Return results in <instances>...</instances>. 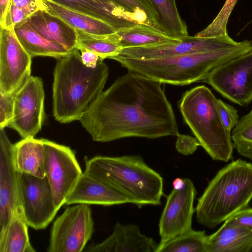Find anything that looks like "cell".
I'll return each instance as SVG.
<instances>
[{
  "label": "cell",
  "mask_w": 252,
  "mask_h": 252,
  "mask_svg": "<svg viewBox=\"0 0 252 252\" xmlns=\"http://www.w3.org/2000/svg\"><path fill=\"white\" fill-rule=\"evenodd\" d=\"M76 204L66 208L54 221L47 252L84 251L94 233V221L89 205Z\"/></svg>",
  "instance_id": "7"
},
{
  "label": "cell",
  "mask_w": 252,
  "mask_h": 252,
  "mask_svg": "<svg viewBox=\"0 0 252 252\" xmlns=\"http://www.w3.org/2000/svg\"><path fill=\"white\" fill-rule=\"evenodd\" d=\"M15 95L0 91V128L8 126L13 117Z\"/></svg>",
  "instance_id": "33"
},
{
  "label": "cell",
  "mask_w": 252,
  "mask_h": 252,
  "mask_svg": "<svg viewBox=\"0 0 252 252\" xmlns=\"http://www.w3.org/2000/svg\"><path fill=\"white\" fill-rule=\"evenodd\" d=\"M202 81L231 102L249 104L252 101V50L215 67Z\"/></svg>",
  "instance_id": "9"
},
{
  "label": "cell",
  "mask_w": 252,
  "mask_h": 252,
  "mask_svg": "<svg viewBox=\"0 0 252 252\" xmlns=\"http://www.w3.org/2000/svg\"><path fill=\"white\" fill-rule=\"evenodd\" d=\"M239 42L228 34L210 37L188 35L158 45L124 48L118 56L141 59L157 58L215 51L234 47Z\"/></svg>",
  "instance_id": "13"
},
{
  "label": "cell",
  "mask_w": 252,
  "mask_h": 252,
  "mask_svg": "<svg viewBox=\"0 0 252 252\" xmlns=\"http://www.w3.org/2000/svg\"><path fill=\"white\" fill-rule=\"evenodd\" d=\"M184 179V188L180 190L173 189L167 197L158 224L160 243L192 229L196 190L190 179Z\"/></svg>",
  "instance_id": "14"
},
{
  "label": "cell",
  "mask_w": 252,
  "mask_h": 252,
  "mask_svg": "<svg viewBox=\"0 0 252 252\" xmlns=\"http://www.w3.org/2000/svg\"><path fill=\"white\" fill-rule=\"evenodd\" d=\"M217 105L223 126L231 132L239 120L237 110L220 99H217Z\"/></svg>",
  "instance_id": "32"
},
{
  "label": "cell",
  "mask_w": 252,
  "mask_h": 252,
  "mask_svg": "<svg viewBox=\"0 0 252 252\" xmlns=\"http://www.w3.org/2000/svg\"><path fill=\"white\" fill-rule=\"evenodd\" d=\"M250 252H252V247H251V249H250Z\"/></svg>",
  "instance_id": "41"
},
{
  "label": "cell",
  "mask_w": 252,
  "mask_h": 252,
  "mask_svg": "<svg viewBox=\"0 0 252 252\" xmlns=\"http://www.w3.org/2000/svg\"><path fill=\"white\" fill-rule=\"evenodd\" d=\"M116 39L122 49L155 46L178 40L144 24L117 31Z\"/></svg>",
  "instance_id": "25"
},
{
  "label": "cell",
  "mask_w": 252,
  "mask_h": 252,
  "mask_svg": "<svg viewBox=\"0 0 252 252\" xmlns=\"http://www.w3.org/2000/svg\"><path fill=\"white\" fill-rule=\"evenodd\" d=\"M44 92L40 78L31 76L15 95L13 117L8 126L23 138L34 137L44 120Z\"/></svg>",
  "instance_id": "11"
},
{
  "label": "cell",
  "mask_w": 252,
  "mask_h": 252,
  "mask_svg": "<svg viewBox=\"0 0 252 252\" xmlns=\"http://www.w3.org/2000/svg\"><path fill=\"white\" fill-rule=\"evenodd\" d=\"M81 53L84 64L89 67H95L104 60L97 54L84 48L78 49Z\"/></svg>",
  "instance_id": "37"
},
{
  "label": "cell",
  "mask_w": 252,
  "mask_h": 252,
  "mask_svg": "<svg viewBox=\"0 0 252 252\" xmlns=\"http://www.w3.org/2000/svg\"><path fill=\"white\" fill-rule=\"evenodd\" d=\"M13 145L4 128H0V231L22 208L19 172L13 162Z\"/></svg>",
  "instance_id": "15"
},
{
  "label": "cell",
  "mask_w": 252,
  "mask_h": 252,
  "mask_svg": "<svg viewBox=\"0 0 252 252\" xmlns=\"http://www.w3.org/2000/svg\"><path fill=\"white\" fill-rule=\"evenodd\" d=\"M13 29L18 40L32 58L36 56H46L57 59L71 51L45 38L25 22L15 26Z\"/></svg>",
  "instance_id": "23"
},
{
  "label": "cell",
  "mask_w": 252,
  "mask_h": 252,
  "mask_svg": "<svg viewBox=\"0 0 252 252\" xmlns=\"http://www.w3.org/2000/svg\"><path fill=\"white\" fill-rule=\"evenodd\" d=\"M23 209L18 210L5 228L0 231V252H34Z\"/></svg>",
  "instance_id": "24"
},
{
  "label": "cell",
  "mask_w": 252,
  "mask_h": 252,
  "mask_svg": "<svg viewBox=\"0 0 252 252\" xmlns=\"http://www.w3.org/2000/svg\"><path fill=\"white\" fill-rule=\"evenodd\" d=\"M185 182L184 179L176 178L172 182V187L173 189L176 190H180L185 186Z\"/></svg>",
  "instance_id": "40"
},
{
  "label": "cell",
  "mask_w": 252,
  "mask_h": 252,
  "mask_svg": "<svg viewBox=\"0 0 252 252\" xmlns=\"http://www.w3.org/2000/svg\"><path fill=\"white\" fill-rule=\"evenodd\" d=\"M53 84V113L61 123L79 120L103 89L108 67L102 62L86 66L77 48L57 59Z\"/></svg>",
  "instance_id": "2"
},
{
  "label": "cell",
  "mask_w": 252,
  "mask_h": 252,
  "mask_svg": "<svg viewBox=\"0 0 252 252\" xmlns=\"http://www.w3.org/2000/svg\"><path fill=\"white\" fill-rule=\"evenodd\" d=\"M45 172L59 210L64 204L82 172L74 152L69 147L42 139Z\"/></svg>",
  "instance_id": "8"
},
{
  "label": "cell",
  "mask_w": 252,
  "mask_h": 252,
  "mask_svg": "<svg viewBox=\"0 0 252 252\" xmlns=\"http://www.w3.org/2000/svg\"><path fill=\"white\" fill-rule=\"evenodd\" d=\"M29 17L11 1L9 8L3 19L0 22V27L12 29L25 22Z\"/></svg>",
  "instance_id": "34"
},
{
  "label": "cell",
  "mask_w": 252,
  "mask_h": 252,
  "mask_svg": "<svg viewBox=\"0 0 252 252\" xmlns=\"http://www.w3.org/2000/svg\"><path fill=\"white\" fill-rule=\"evenodd\" d=\"M207 239L205 231L191 229L159 243L156 252H206Z\"/></svg>",
  "instance_id": "27"
},
{
  "label": "cell",
  "mask_w": 252,
  "mask_h": 252,
  "mask_svg": "<svg viewBox=\"0 0 252 252\" xmlns=\"http://www.w3.org/2000/svg\"><path fill=\"white\" fill-rule=\"evenodd\" d=\"M233 147L241 156L252 160V109L231 131Z\"/></svg>",
  "instance_id": "30"
},
{
  "label": "cell",
  "mask_w": 252,
  "mask_h": 252,
  "mask_svg": "<svg viewBox=\"0 0 252 252\" xmlns=\"http://www.w3.org/2000/svg\"><path fill=\"white\" fill-rule=\"evenodd\" d=\"M12 2L21 8L29 17L38 10H46L42 0H11Z\"/></svg>",
  "instance_id": "36"
},
{
  "label": "cell",
  "mask_w": 252,
  "mask_h": 252,
  "mask_svg": "<svg viewBox=\"0 0 252 252\" xmlns=\"http://www.w3.org/2000/svg\"><path fill=\"white\" fill-rule=\"evenodd\" d=\"M45 38L57 43L69 51L76 48L78 32L61 18L45 10H38L25 21Z\"/></svg>",
  "instance_id": "19"
},
{
  "label": "cell",
  "mask_w": 252,
  "mask_h": 252,
  "mask_svg": "<svg viewBox=\"0 0 252 252\" xmlns=\"http://www.w3.org/2000/svg\"><path fill=\"white\" fill-rule=\"evenodd\" d=\"M157 11L162 31L175 39L188 36V26L181 17L176 0H150Z\"/></svg>",
  "instance_id": "26"
},
{
  "label": "cell",
  "mask_w": 252,
  "mask_h": 252,
  "mask_svg": "<svg viewBox=\"0 0 252 252\" xmlns=\"http://www.w3.org/2000/svg\"><path fill=\"white\" fill-rule=\"evenodd\" d=\"M252 50V41L215 51L170 57L136 59L116 56L110 59L128 71L161 84L183 86L202 81L215 67Z\"/></svg>",
  "instance_id": "3"
},
{
  "label": "cell",
  "mask_w": 252,
  "mask_h": 252,
  "mask_svg": "<svg viewBox=\"0 0 252 252\" xmlns=\"http://www.w3.org/2000/svg\"><path fill=\"white\" fill-rule=\"evenodd\" d=\"M252 199V163L241 159L220 169L198 199L197 221L213 228L238 211Z\"/></svg>",
  "instance_id": "5"
},
{
  "label": "cell",
  "mask_w": 252,
  "mask_h": 252,
  "mask_svg": "<svg viewBox=\"0 0 252 252\" xmlns=\"http://www.w3.org/2000/svg\"><path fill=\"white\" fill-rule=\"evenodd\" d=\"M79 203L113 206L130 201L105 183L83 172L65 202L66 205Z\"/></svg>",
  "instance_id": "18"
},
{
  "label": "cell",
  "mask_w": 252,
  "mask_h": 252,
  "mask_svg": "<svg viewBox=\"0 0 252 252\" xmlns=\"http://www.w3.org/2000/svg\"><path fill=\"white\" fill-rule=\"evenodd\" d=\"M22 207L28 225L34 229H45L58 210L46 176L39 178L19 172Z\"/></svg>",
  "instance_id": "12"
},
{
  "label": "cell",
  "mask_w": 252,
  "mask_h": 252,
  "mask_svg": "<svg viewBox=\"0 0 252 252\" xmlns=\"http://www.w3.org/2000/svg\"><path fill=\"white\" fill-rule=\"evenodd\" d=\"M217 99L205 86H196L183 94L179 109L184 121L210 157L227 162L234 147L231 132L225 129L220 117Z\"/></svg>",
  "instance_id": "6"
},
{
  "label": "cell",
  "mask_w": 252,
  "mask_h": 252,
  "mask_svg": "<svg viewBox=\"0 0 252 252\" xmlns=\"http://www.w3.org/2000/svg\"><path fill=\"white\" fill-rule=\"evenodd\" d=\"M93 140L150 139L179 133L172 105L161 83L128 71L91 103L79 120Z\"/></svg>",
  "instance_id": "1"
},
{
  "label": "cell",
  "mask_w": 252,
  "mask_h": 252,
  "mask_svg": "<svg viewBox=\"0 0 252 252\" xmlns=\"http://www.w3.org/2000/svg\"><path fill=\"white\" fill-rule=\"evenodd\" d=\"M234 221L252 228V208L242 209L229 218Z\"/></svg>",
  "instance_id": "38"
},
{
  "label": "cell",
  "mask_w": 252,
  "mask_h": 252,
  "mask_svg": "<svg viewBox=\"0 0 252 252\" xmlns=\"http://www.w3.org/2000/svg\"><path fill=\"white\" fill-rule=\"evenodd\" d=\"M46 10L67 22L77 31L96 35H108L117 31L105 22L59 5L50 0H42Z\"/></svg>",
  "instance_id": "22"
},
{
  "label": "cell",
  "mask_w": 252,
  "mask_h": 252,
  "mask_svg": "<svg viewBox=\"0 0 252 252\" xmlns=\"http://www.w3.org/2000/svg\"><path fill=\"white\" fill-rule=\"evenodd\" d=\"M11 3V0H0V22L4 18Z\"/></svg>",
  "instance_id": "39"
},
{
  "label": "cell",
  "mask_w": 252,
  "mask_h": 252,
  "mask_svg": "<svg viewBox=\"0 0 252 252\" xmlns=\"http://www.w3.org/2000/svg\"><path fill=\"white\" fill-rule=\"evenodd\" d=\"M175 143L177 151L180 154L188 156L196 151L198 146H200L195 137L187 134L178 133Z\"/></svg>",
  "instance_id": "35"
},
{
  "label": "cell",
  "mask_w": 252,
  "mask_h": 252,
  "mask_svg": "<svg viewBox=\"0 0 252 252\" xmlns=\"http://www.w3.org/2000/svg\"><path fill=\"white\" fill-rule=\"evenodd\" d=\"M73 11L105 22L117 32L141 24L134 15L112 0H50Z\"/></svg>",
  "instance_id": "16"
},
{
  "label": "cell",
  "mask_w": 252,
  "mask_h": 252,
  "mask_svg": "<svg viewBox=\"0 0 252 252\" xmlns=\"http://www.w3.org/2000/svg\"><path fill=\"white\" fill-rule=\"evenodd\" d=\"M76 48H84L97 54L103 60L118 55L122 50L116 39V34L96 35L77 31Z\"/></svg>",
  "instance_id": "28"
},
{
  "label": "cell",
  "mask_w": 252,
  "mask_h": 252,
  "mask_svg": "<svg viewBox=\"0 0 252 252\" xmlns=\"http://www.w3.org/2000/svg\"><path fill=\"white\" fill-rule=\"evenodd\" d=\"M158 244L142 234L135 224L117 222L112 234L99 244L89 246L88 252H156Z\"/></svg>",
  "instance_id": "17"
},
{
  "label": "cell",
  "mask_w": 252,
  "mask_h": 252,
  "mask_svg": "<svg viewBox=\"0 0 252 252\" xmlns=\"http://www.w3.org/2000/svg\"><path fill=\"white\" fill-rule=\"evenodd\" d=\"M13 162L16 170L39 178L46 176L42 139H23L13 145Z\"/></svg>",
  "instance_id": "21"
},
{
  "label": "cell",
  "mask_w": 252,
  "mask_h": 252,
  "mask_svg": "<svg viewBox=\"0 0 252 252\" xmlns=\"http://www.w3.org/2000/svg\"><path fill=\"white\" fill-rule=\"evenodd\" d=\"M84 173L101 181L140 208L161 204L163 180L139 155L85 158Z\"/></svg>",
  "instance_id": "4"
},
{
  "label": "cell",
  "mask_w": 252,
  "mask_h": 252,
  "mask_svg": "<svg viewBox=\"0 0 252 252\" xmlns=\"http://www.w3.org/2000/svg\"><path fill=\"white\" fill-rule=\"evenodd\" d=\"M32 59L13 28L0 27V91L16 94L31 76Z\"/></svg>",
  "instance_id": "10"
},
{
  "label": "cell",
  "mask_w": 252,
  "mask_h": 252,
  "mask_svg": "<svg viewBox=\"0 0 252 252\" xmlns=\"http://www.w3.org/2000/svg\"><path fill=\"white\" fill-rule=\"evenodd\" d=\"M112 0L129 13L135 15L141 24L164 33L159 25L158 14L150 0Z\"/></svg>",
  "instance_id": "29"
},
{
  "label": "cell",
  "mask_w": 252,
  "mask_h": 252,
  "mask_svg": "<svg viewBox=\"0 0 252 252\" xmlns=\"http://www.w3.org/2000/svg\"><path fill=\"white\" fill-rule=\"evenodd\" d=\"M237 1V0H226L213 21L195 36L198 37H210L228 34L227 31V22Z\"/></svg>",
  "instance_id": "31"
},
{
  "label": "cell",
  "mask_w": 252,
  "mask_h": 252,
  "mask_svg": "<svg viewBox=\"0 0 252 252\" xmlns=\"http://www.w3.org/2000/svg\"><path fill=\"white\" fill-rule=\"evenodd\" d=\"M215 233L207 236L206 252H250L252 228L230 219Z\"/></svg>",
  "instance_id": "20"
}]
</instances>
